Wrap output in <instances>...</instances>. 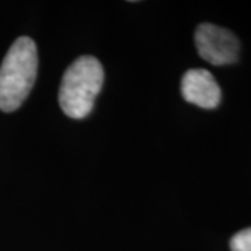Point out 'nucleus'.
Here are the masks:
<instances>
[{
	"mask_svg": "<svg viewBox=\"0 0 251 251\" xmlns=\"http://www.w3.org/2000/svg\"><path fill=\"white\" fill-rule=\"evenodd\" d=\"M105 80L103 67L94 56H81L67 67L59 88V105L72 119H84L94 109Z\"/></svg>",
	"mask_w": 251,
	"mask_h": 251,
	"instance_id": "obj_2",
	"label": "nucleus"
},
{
	"mask_svg": "<svg viewBox=\"0 0 251 251\" xmlns=\"http://www.w3.org/2000/svg\"><path fill=\"white\" fill-rule=\"evenodd\" d=\"M38 50L29 36L10 46L0 66V110L14 112L28 98L36 80Z\"/></svg>",
	"mask_w": 251,
	"mask_h": 251,
	"instance_id": "obj_1",
	"label": "nucleus"
},
{
	"mask_svg": "<svg viewBox=\"0 0 251 251\" xmlns=\"http://www.w3.org/2000/svg\"><path fill=\"white\" fill-rule=\"evenodd\" d=\"M181 97L198 108L215 109L222 99V91L215 77L204 69H191L181 78Z\"/></svg>",
	"mask_w": 251,
	"mask_h": 251,
	"instance_id": "obj_4",
	"label": "nucleus"
},
{
	"mask_svg": "<svg viewBox=\"0 0 251 251\" xmlns=\"http://www.w3.org/2000/svg\"><path fill=\"white\" fill-rule=\"evenodd\" d=\"M198 54L214 66H226L237 62L240 42L232 31L209 23L200 24L194 34Z\"/></svg>",
	"mask_w": 251,
	"mask_h": 251,
	"instance_id": "obj_3",
	"label": "nucleus"
},
{
	"mask_svg": "<svg viewBox=\"0 0 251 251\" xmlns=\"http://www.w3.org/2000/svg\"><path fill=\"white\" fill-rule=\"evenodd\" d=\"M232 251H251V227L243 229L230 239Z\"/></svg>",
	"mask_w": 251,
	"mask_h": 251,
	"instance_id": "obj_5",
	"label": "nucleus"
}]
</instances>
